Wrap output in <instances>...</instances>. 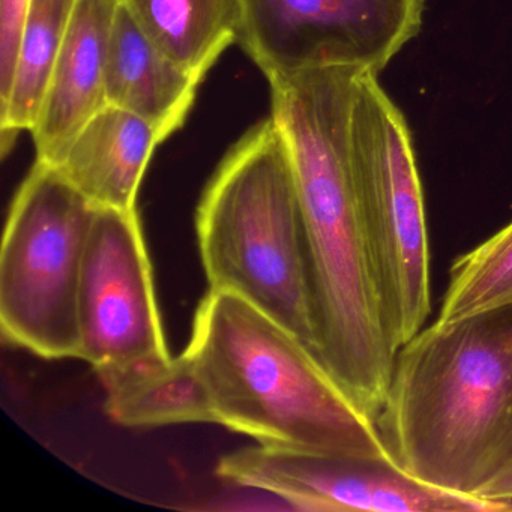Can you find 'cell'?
Listing matches in <instances>:
<instances>
[{"label":"cell","instance_id":"cell-6","mask_svg":"<svg viewBox=\"0 0 512 512\" xmlns=\"http://www.w3.org/2000/svg\"><path fill=\"white\" fill-rule=\"evenodd\" d=\"M97 205L37 161L17 191L0 256L4 338L44 359L80 358L79 290Z\"/></svg>","mask_w":512,"mask_h":512},{"label":"cell","instance_id":"cell-4","mask_svg":"<svg viewBox=\"0 0 512 512\" xmlns=\"http://www.w3.org/2000/svg\"><path fill=\"white\" fill-rule=\"evenodd\" d=\"M196 227L211 289L244 299L320 358L298 185L274 119L248 131L221 161Z\"/></svg>","mask_w":512,"mask_h":512},{"label":"cell","instance_id":"cell-16","mask_svg":"<svg viewBox=\"0 0 512 512\" xmlns=\"http://www.w3.org/2000/svg\"><path fill=\"white\" fill-rule=\"evenodd\" d=\"M512 305V221L487 241L455 259L436 322Z\"/></svg>","mask_w":512,"mask_h":512},{"label":"cell","instance_id":"cell-8","mask_svg":"<svg viewBox=\"0 0 512 512\" xmlns=\"http://www.w3.org/2000/svg\"><path fill=\"white\" fill-rule=\"evenodd\" d=\"M218 475L305 511L505 512L511 503L452 493L379 458L259 445L224 455Z\"/></svg>","mask_w":512,"mask_h":512},{"label":"cell","instance_id":"cell-1","mask_svg":"<svg viewBox=\"0 0 512 512\" xmlns=\"http://www.w3.org/2000/svg\"><path fill=\"white\" fill-rule=\"evenodd\" d=\"M364 68L322 67L271 80V118L295 170L320 359L374 419L398 349L383 313L350 163V113Z\"/></svg>","mask_w":512,"mask_h":512},{"label":"cell","instance_id":"cell-17","mask_svg":"<svg viewBox=\"0 0 512 512\" xmlns=\"http://www.w3.org/2000/svg\"><path fill=\"white\" fill-rule=\"evenodd\" d=\"M29 4L31 0H0V112L13 89Z\"/></svg>","mask_w":512,"mask_h":512},{"label":"cell","instance_id":"cell-13","mask_svg":"<svg viewBox=\"0 0 512 512\" xmlns=\"http://www.w3.org/2000/svg\"><path fill=\"white\" fill-rule=\"evenodd\" d=\"M110 418L125 427L214 422L208 386L187 349L98 371Z\"/></svg>","mask_w":512,"mask_h":512},{"label":"cell","instance_id":"cell-15","mask_svg":"<svg viewBox=\"0 0 512 512\" xmlns=\"http://www.w3.org/2000/svg\"><path fill=\"white\" fill-rule=\"evenodd\" d=\"M79 0H31L19 64L7 107L0 112L2 148L7 151L20 131L31 133L37 122L56 56L70 28Z\"/></svg>","mask_w":512,"mask_h":512},{"label":"cell","instance_id":"cell-11","mask_svg":"<svg viewBox=\"0 0 512 512\" xmlns=\"http://www.w3.org/2000/svg\"><path fill=\"white\" fill-rule=\"evenodd\" d=\"M160 143L148 121L107 104L53 167L94 205L136 211L140 184Z\"/></svg>","mask_w":512,"mask_h":512},{"label":"cell","instance_id":"cell-5","mask_svg":"<svg viewBox=\"0 0 512 512\" xmlns=\"http://www.w3.org/2000/svg\"><path fill=\"white\" fill-rule=\"evenodd\" d=\"M349 136L383 313L400 350L430 316V242L409 127L373 71L359 76Z\"/></svg>","mask_w":512,"mask_h":512},{"label":"cell","instance_id":"cell-12","mask_svg":"<svg viewBox=\"0 0 512 512\" xmlns=\"http://www.w3.org/2000/svg\"><path fill=\"white\" fill-rule=\"evenodd\" d=\"M200 83L164 55L121 4L107 58V104L148 121L163 143L187 121Z\"/></svg>","mask_w":512,"mask_h":512},{"label":"cell","instance_id":"cell-18","mask_svg":"<svg viewBox=\"0 0 512 512\" xmlns=\"http://www.w3.org/2000/svg\"><path fill=\"white\" fill-rule=\"evenodd\" d=\"M476 496L490 502L511 503L512 505V458L479 488Z\"/></svg>","mask_w":512,"mask_h":512},{"label":"cell","instance_id":"cell-7","mask_svg":"<svg viewBox=\"0 0 512 512\" xmlns=\"http://www.w3.org/2000/svg\"><path fill=\"white\" fill-rule=\"evenodd\" d=\"M422 14L424 0H242L238 44L269 82L341 65L379 76Z\"/></svg>","mask_w":512,"mask_h":512},{"label":"cell","instance_id":"cell-9","mask_svg":"<svg viewBox=\"0 0 512 512\" xmlns=\"http://www.w3.org/2000/svg\"><path fill=\"white\" fill-rule=\"evenodd\" d=\"M80 359L95 371L170 355L136 211L97 206L79 290Z\"/></svg>","mask_w":512,"mask_h":512},{"label":"cell","instance_id":"cell-10","mask_svg":"<svg viewBox=\"0 0 512 512\" xmlns=\"http://www.w3.org/2000/svg\"><path fill=\"white\" fill-rule=\"evenodd\" d=\"M121 0H79L32 128L37 161L56 166L83 127L107 106L106 68Z\"/></svg>","mask_w":512,"mask_h":512},{"label":"cell","instance_id":"cell-2","mask_svg":"<svg viewBox=\"0 0 512 512\" xmlns=\"http://www.w3.org/2000/svg\"><path fill=\"white\" fill-rule=\"evenodd\" d=\"M376 427L407 475L476 496L512 458V305L401 346Z\"/></svg>","mask_w":512,"mask_h":512},{"label":"cell","instance_id":"cell-14","mask_svg":"<svg viewBox=\"0 0 512 512\" xmlns=\"http://www.w3.org/2000/svg\"><path fill=\"white\" fill-rule=\"evenodd\" d=\"M143 34L173 62L205 79L238 43L242 0H121Z\"/></svg>","mask_w":512,"mask_h":512},{"label":"cell","instance_id":"cell-3","mask_svg":"<svg viewBox=\"0 0 512 512\" xmlns=\"http://www.w3.org/2000/svg\"><path fill=\"white\" fill-rule=\"evenodd\" d=\"M187 350L208 386L215 424L259 445L392 461L374 419L322 359L244 299L209 290Z\"/></svg>","mask_w":512,"mask_h":512}]
</instances>
